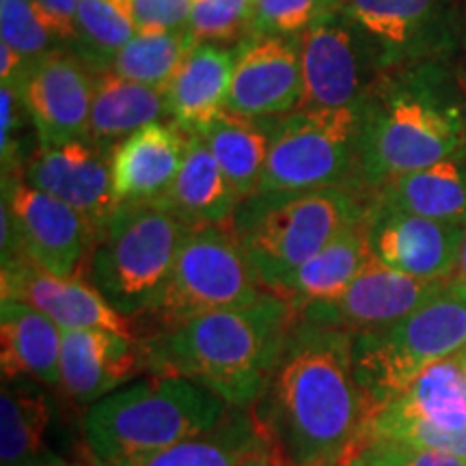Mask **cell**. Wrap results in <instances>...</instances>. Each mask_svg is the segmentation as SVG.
Listing matches in <instances>:
<instances>
[{"label": "cell", "mask_w": 466, "mask_h": 466, "mask_svg": "<svg viewBox=\"0 0 466 466\" xmlns=\"http://www.w3.org/2000/svg\"><path fill=\"white\" fill-rule=\"evenodd\" d=\"M268 288L238 242L231 223L186 233L160 300L137 324L138 339L160 335L203 313L244 307Z\"/></svg>", "instance_id": "cell-8"}, {"label": "cell", "mask_w": 466, "mask_h": 466, "mask_svg": "<svg viewBox=\"0 0 466 466\" xmlns=\"http://www.w3.org/2000/svg\"><path fill=\"white\" fill-rule=\"evenodd\" d=\"M329 466H343L341 462H337V464H329Z\"/></svg>", "instance_id": "cell-44"}, {"label": "cell", "mask_w": 466, "mask_h": 466, "mask_svg": "<svg viewBox=\"0 0 466 466\" xmlns=\"http://www.w3.org/2000/svg\"><path fill=\"white\" fill-rule=\"evenodd\" d=\"M367 218L370 214L343 229L329 247L319 250L316 258L291 272L275 291L288 299L299 313L313 302L337 299L359 275L360 268L374 258Z\"/></svg>", "instance_id": "cell-26"}, {"label": "cell", "mask_w": 466, "mask_h": 466, "mask_svg": "<svg viewBox=\"0 0 466 466\" xmlns=\"http://www.w3.org/2000/svg\"><path fill=\"white\" fill-rule=\"evenodd\" d=\"M199 134L214 158L218 160L240 201L255 195L259 190L268 147H270V134L264 121L223 113Z\"/></svg>", "instance_id": "cell-30"}, {"label": "cell", "mask_w": 466, "mask_h": 466, "mask_svg": "<svg viewBox=\"0 0 466 466\" xmlns=\"http://www.w3.org/2000/svg\"><path fill=\"white\" fill-rule=\"evenodd\" d=\"M197 42L188 28L173 33H137L110 63L121 78L167 91Z\"/></svg>", "instance_id": "cell-31"}, {"label": "cell", "mask_w": 466, "mask_h": 466, "mask_svg": "<svg viewBox=\"0 0 466 466\" xmlns=\"http://www.w3.org/2000/svg\"><path fill=\"white\" fill-rule=\"evenodd\" d=\"M22 179L78 209L96 229L106 223L116 208L110 156L89 141L37 147L22 168Z\"/></svg>", "instance_id": "cell-18"}, {"label": "cell", "mask_w": 466, "mask_h": 466, "mask_svg": "<svg viewBox=\"0 0 466 466\" xmlns=\"http://www.w3.org/2000/svg\"><path fill=\"white\" fill-rule=\"evenodd\" d=\"M39 14L56 33L61 42H72L76 37V14H78L80 0H33Z\"/></svg>", "instance_id": "cell-39"}, {"label": "cell", "mask_w": 466, "mask_h": 466, "mask_svg": "<svg viewBox=\"0 0 466 466\" xmlns=\"http://www.w3.org/2000/svg\"><path fill=\"white\" fill-rule=\"evenodd\" d=\"M299 311L275 289L244 307L203 313L141 339L145 371L186 378L250 410L275 374Z\"/></svg>", "instance_id": "cell-3"}, {"label": "cell", "mask_w": 466, "mask_h": 466, "mask_svg": "<svg viewBox=\"0 0 466 466\" xmlns=\"http://www.w3.org/2000/svg\"><path fill=\"white\" fill-rule=\"evenodd\" d=\"M3 206L25 258L56 277H80L97 229L85 214L33 188L20 173H3Z\"/></svg>", "instance_id": "cell-12"}, {"label": "cell", "mask_w": 466, "mask_h": 466, "mask_svg": "<svg viewBox=\"0 0 466 466\" xmlns=\"http://www.w3.org/2000/svg\"><path fill=\"white\" fill-rule=\"evenodd\" d=\"M250 412L279 466L343 462L374 415L354 371L352 335L299 316Z\"/></svg>", "instance_id": "cell-1"}, {"label": "cell", "mask_w": 466, "mask_h": 466, "mask_svg": "<svg viewBox=\"0 0 466 466\" xmlns=\"http://www.w3.org/2000/svg\"><path fill=\"white\" fill-rule=\"evenodd\" d=\"M384 408H391L404 417L421 419L450 432L466 430V367L462 352L425 367Z\"/></svg>", "instance_id": "cell-29"}, {"label": "cell", "mask_w": 466, "mask_h": 466, "mask_svg": "<svg viewBox=\"0 0 466 466\" xmlns=\"http://www.w3.org/2000/svg\"><path fill=\"white\" fill-rule=\"evenodd\" d=\"M39 147L86 141L97 72L76 52L55 50L26 63L15 80Z\"/></svg>", "instance_id": "cell-13"}, {"label": "cell", "mask_w": 466, "mask_h": 466, "mask_svg": "<svg viewBox=\"0 0 466 466\" xmlns=\"http://www.w3.org/2000/svg\"><path fill=\"white\" fill-rule=\"evenodd\" d=\"M462 359H464V367H466V348L462 350Z\"/></svg>", "instance_id": "cell-43"}, {"label": "cell", "mask_w": 466, "mask_h": 466, "mask_svg": "<svg viewBox=\"0 0 466 466\" xmlns=\"http://www.w3.org/2000/svg\"><path fill=\"white\" fill-rule=\"evenodd\" d=\"M268 445L250 410H233L206 432L119 466H242Z\"/></svg>", "instance_id": "cell-27"}, {"label": "cell", "mask_w": 466, "mask_h": 466, "mask_svg": "<svg viewBox=\"0 0 466 466\" xmlns=\"http://www.w3.org/2000/svg\"><path fill=\"white\" fill-rule=\"evenodd\" d=\"M190 229L160 201L119 203L97 229L80 279L121 316L138 322L167 289Z\"/></svg>", "instance_id": "cell-6"}, {"label": "cell", "mask_w": 466, "mask_h": 466, "mask_svg": "<svg viewBox=\"0 0 466 466\" xmlns=\"http://www.w3.org/2000/svg\"><path fill=\"white\" fill-rule=\"evenodd\" d=\"M0 285L3 299L26 302L63 330L102 329L138 339L137 324L110 307L100 291L80 277H56L20 255L3 261Z\"/></svg>", "instance_id": "cell-16"}, {"label": "cell", "mask_w": 466, "mask_h": 466, "mask_svg": "<svg viewBox=\"0 0 466 466\" xmlns=\"http://www.w3.org/2000/svg\"><path fill=\"white\" fill-rule=\"evenodd\" d=\"M160 203L188 227H203L231 223L242 201L201 134H188L182 168Z\"/></svg>", "instance_id": "cell-23"}, {"label": "cell", "mask_w": 466, "mask_h": 466, "mask_svg": "<svg viewBox=\"0 0 466 466\" xmlns=\"http://www.w3.org/2000/svg\"><path fill=\"white\" fill-rule=\"evenodd\" d=\"M445 283L404 275L371 258L337 299L313 302L299 316L350 335L371 333L410 316Z\"/></svg>", "instance_id": "cell-14"}, {"label": "cell", "mask_w": 466, "mask_h": 466, "mask_svg": "<svg viewBox=\"0 0 466 466\" xmlns=\"http://www.w3.org/2000/svg\"><path fill=\"white\" fill-rule=\"evenodd\" d=\"M460 281H466V236H464V242H462V248H460V258H458V268H456Z\"/></svg>", "instance_id": "cell-42"}, {"label": "cell", "mask_w": 466, "mask_h": 466, "mask_svg": "<svg viewBox=\"0 0 466 466\" xmlns=\"http://www.w3.org/2000/svg\"><path fill=\"white\" fill-rule=\"evenodd\" d=\"M236 52L229 46L212 42H201L190 50L167 89L173 124L188 134H199L225 113Z\"/></svg>", "instance_id": "cell-22"}, {"label": "cell", "mask_w": 466, "mask_h": 466, "mask_svg": "<svg viewBox=\"0 0 466 466\" xmlns=\"http://www.w3.org/2000/svg\"><path fill=\"white\" fill-rule=\"evenodd\" d=\"M466 348V281L450 279L393 326L352 335L354 371L374 412L398 398L428 365Z\"/></svg>", "instance_id": "cell-7"}, {"label": "cell", "mask_w": 466, "mask_h": 466, "mask_svg": "<svg viewBox=\"0 0 466 466\" xmlns=\"http://www.w3.org/2000/svg\"><path fill=\"white\" fill-rule=\"evenodd\" d=\"M466 151V86L450 61L387 69L359 106L357 177L371 197L400 175Z\"/></svg>", "instance_id": "cell-2"}, {"label": "cell", "mask_w": 466, "mask_h": 466, "mask_svg": "<svg viewBox=\"0 0 466 466\" xmlns=\"http://www.w3.org/2000/svg\"><path fill=\"white\" fill-rule=\"evenodd\" d=\"M343 466H393L370 441L360 439L359 445L343 458Z\"/></svg>", "instance_id": "cell-40"}, {"label": "cell", "mask_w": 466, "mask_h": 466, "mask_svg": "<svg viewBox=\"0 0 466 466\" xmlns=\"http://www.w3.org/2000/svg\"><path fill=\"white\" fill-rule=\"evenodd\" d=\"M370 203L466 227V151L400 175L378 188Z\"/></svg>", "instance_id": "cell-24"}, {"label": "cell", "mask_w": 466, "mask_h": 466, "mask_svg": "<svg viewBox=\"0 0 466 466\" xmlns=\"http://www.w3.org/2000/svg\"><path fill=\"white\" fill-rule=\"evenodd\" d=\"M168 115L167 91L132 83L110 69L97 72L89 116V141L104 154L113 151L141 127Z\"/></svg>", "instance_id": "cell-25"}, {"label": "cell", "mask_w": 466, "mask_h": 466, "mask_svg": "<svg viewBox=\"0 0 466 466\" xmlns=\"http://www.w3.org/2000/svg\"><path fill=\"white\" fill-rule=\"evenodd\" d=\"M242 466H279V462L275 460V456L270 453V450H266V451L258 453V456L247 460V462H244Z\"/></svg>", "instance_id": "cell-41"}, {"label": "cell", "mask_w": 466, "mask_h": 466, "mask_svg": "<svg viewBox=\"0 0 466 466\" xmlns=\"http://www.w3.org/2000/svg\"><path fill=\"white\" fill-rule=\"evenodd\" d=\"M63 329L26 302L0 300V367L5 382L33 378L61 389Z\"/></svg>", "instance_id": "cell-21"}, {"label": "cell", "mask_w": 466, "mask_h": 466, "mask_svg": "<svg viewBox=\"0 0 466 466\" xmlns=\"http://www.w3.org/2000/svg\"><path fill=\"white\" fill-rule=\"evenodd\" d=\"M236 50L225 113L268 119L302 106L299 37H248Z\"/></svg>", "instance_id": "cell-15"}, {"label": "cell", "mask_w": 466, "mask_h": 466, "mask_svg": "<svg viewBox=\"0 0 466 466\" xmlns=\"http://www.w3.org/2000/svg\"><path fill=\"white\" fill-rule=\"evenodd\" d=\"M337 0H255L250 37H300Z\"/></svg>", "instance_id": "cell-36"}, {"label": "cell", "mask_w": 466, "mask_h": 466, "mask_svg": "<svg viewBox=\"0 0 466 466\" xmlns=\"http://www.w3.org/2000/svg\"><path fill=\"white\" fill-rule=\"evenodd\" d=\"M52 408L33 387L5 382L0 393V466H66L48 447Z\"/></svg>", "instance_id": "cell-28"}, {"label": "cell", "mask_w": 466, "mask_h": 466, "mask_svg": "<svg viewBox=\"0 0 466 466\" xmlns=\"http://www.w3.org/2000/svg\"><path fill=\"white\" fill-rule=\"evenodd\" d=\"M143 371L141 339L102 329L63 330L61 389L78 404H96Z\"/></svg>", "instance_id": "cell-19"}, {"label": "cell", "mask_w": 466, "mask_h": 466, "mask_svg": "<svg viewBox=\"0 0 466 466\" xmlns=\"http://www.w3.org/2000/svg\"><path fill=\"white\" fill-rule=\"evenodd\" d=\"M231 410L201 384L149 374L89 406L86 450L96 466H119L206 432Z\"/></svg>", "instance_id": "cell-4"}, {"label": "cell", "mask_w": 466, "mask_h": 466, "mask_svg": "<svg viewBox=\"0 0 466 466\" xmlns=\"http://www.w3.org/2000/svg\"><path fill=\"white\" fill-rule=\"evenodd\" d=\"M302 106L357 108L382 74L374 42L339 5L299 37Z\"/></svg>", "instance_id": "cell-10"}, {"label": "cell", "mask_w": 466, "mask_h": 466, "mask_svg": "<svg viewBox=\"0 0 466 466\" xmlns=\"http://www.w3.org/2000/svg\"><path fill=\"white\" fill-rule=\"evenodd\" d=\"M255 0H192L188 31L197 44L244 42L253 31Z\"/></svg>", "instance_id": "cell-34"}, {"label": "cell", "mask_w": 466, "mask_h": 466, "mask_svg": "<svg viewBox=\"0 0 466 466\" xmlns=\"http://www.w3.org/2000/svg\"><path fill=\"white\" fill-rule=\"evenodd\" d=\"M367 214L370 197L354 188L255 192L236 208L231 229L261 283L277 289Z\"/></svg>", "instance_id": "cell-5"}, {"label": "cell", "mask_w": 466, "mask_h": 466, "mask_svg": "<svg viewBox=\"0 0 466 466\" xmlns=\"http://www.w3.org/2000/svg\"><path fill=\"white\" fill-rule=\"evenodd\" d=\"M130 9L138 33L186 31L192 0H130Z\"/></svg>", "instance_id": "cell-37"}, {"label": "cell", "mask_w": 466, "mask_h": 466, "mask_svg": "<svg viewBox=\"0 0 466 466\" xmlns=\"http://www.w3.org/2000/svg\"><path fill=\"white\" fill-rule=\"evenodd\" d=\"M138 33L130 0H80L76 14V55L104 72L124 46Z\"/></svg>", "instance_id": "cell-32"}, {"label": "cell", "mask_w": 466, "mask_h": 466, "mask_svg": "<svg viewBox=\"0 0 466 466\" xmlns=\"http://www.w3.org/2000/svg\"><path fill=\"white\" fill-rule=\"evenodd\" d=\"M382 453L393 466H466V460L451 456V453L436 451V450H421V447L404 445V442L393 441H378L365 439Z\"/></svg>", "instance_id": "cell-38"}, {"label": "cell", "mask_w": 466, "mask_h": 466, "mask_svg": "<svg viewBox=\"0 0 466 466\" xmlns=\"http://www.w3.org/2000/svg\"><path fill=\"white\" fill-rule=\"evenodd\" d=\"M370 242L378 261L425 281H450L466 227L370 203Z\"/></svg>", "instance_id": "cell-17"}, {"label": "cell", "mask_w": 466, "mask_h": 466, "mask_svg": "<svg viewBox=\"0 0 466 466\" xmlns=\"http://www.w3.org/2000/svg\"><path fill=\"white\" fill-rule=\"evenodd\" d=\"M261 121L270 134V147L258 192L360 190L357 177L359 106L299 108Z\"/></svg>", "instance_id": "cell-9"}, {"label": "cell", "mask_w": 466, "mask_h": 466, "mask_svg": "<svg viewBox=\"0 0 466 466\" xmlns=\"http://www.w3.org/2000/svg\"><path fill=\"white\" fill-rule=\"evenodd\" d=\"M188 132L177 124H149L110 156L113 192L119 203L160 201L182 168Z\"/></svg>", "instance_id": "cell-20"}, {"label": "cell", "mask_w": 466, "mask_h": 466, "mask_svg": "<svg viewBox=\"0 0 466 466\" xmlns=\"http://www.w3.org/2000/svg\"><path fill=\"white\" fill-rule=\"evenodd\" d=\"M363 439L404 442V445L445 451L466 460V430L450 432V430L425 423L421 419L400 415V412H393L391 408L384 406L371 415Z\"/></svg>", "instance_id": "cell-33"}, {"label": "cell", "mask_w": 466, "mask_h": 466, "mask_svg": "<svg viewBox=\"0 0 466 466\" xmlns=\"http://www.w3.org/2000/svg\"><path fill=\"white\" fill-rule=\"evenodd\" d=\"M367 33L382 72L423 61H450L458 46L453 0H337Z\"/></svg>", "instance_id": "cell-11"}, {"label": "cell", "mask_w": 466, "mask_h": 466, "mask_svg": "<svg viewBox=\"0 0 466 466\" xmlns=\"http://www.w3.org/2000/svg\"><path fill=\"white\" fill-rule=\"evenodd\" d=\"M0 26L3 44L14 48L26 63L58 50L56 44L61 42L33 0H0Z\"/></svg>", "instance_id": "cell-35"}]
</instances>
